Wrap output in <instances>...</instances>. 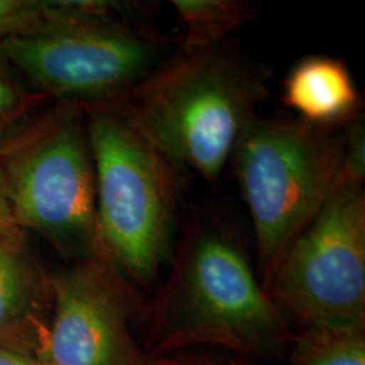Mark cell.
Instances as JSON below:
<instances>
[{
	"label": "cell",
	"instance_id": "obj_12",
	"mask_svg": "<svg viewBox=\"0 0 365 365\" xmlns=\"http://www.w3.org/2000/svg\"><path fill=\"white\" fill-rule=\"evenodd\" d=\"M288 365H365V325L300 327Z\"/></svg>",
	"mask_w": 365,
	"mask_h": 365
},
{
	"label": "cell",
	"instance_id": "obj_18",
	"mask_svg": "<svg viewBox=\"0 0 365 365\" xmlns=\"http://www.w3.org/2000/svg\"><path fill=\"white\" fill-rule=\"evenodd\" d=\"M0 365H42L37 359L24 354L13 352L7 349H0Z\"/></svg>",
	"mask_w": 365,
	"mask_h": 365
},
{
	"label": "cell",
	"instance_id": "obj_3",
	"mask_svg": "<svg viewBox=\"0 0 365 365\" xmlns=\"http://www.w3.org/2000/svg\"><path fill=\"white\" fill-rule=\"evenodd\" d=\"M49 1L48 27L0 42V58L52 102L117 103L180 42L138 24L143 3Z\"/></svg>",
	"mask_w": 365,
	"mask_h": 365
},
{
	"label": "cell",
	"instance_id": "obj_15",
	"mask_svg": "<svg viewBox=\"0 0 365 365\" xmlns=\"http://www.w3.org/2000/svg\"><path fill=\"white\" fill-rule=\"evenodd\" d=\"M342 180L365 182V123L363 114L342 126Z\"/></svg>",
	"mask_w": 365,
	"mask_h": 365
},
{
	"label": "cell",
	"instance_id": "obj_6",
	"mask_svg": "<svg viewBox=\"0 0 365 365\" xmlns=\"http://www.w3.org/2000/svg\"><path fill=\"white\" fill-rule=\"evenodd\" d=\"M14 218L78 261L98 259L95 168L84 106L51 102L0 141Z\"/></svg>",
	"mask_w": 365,
	"mask_h": 365
},
{
	"label": "cell",
	"instance_id": "obj_2",
	"mask_svg": "<svg viewBox=\"0 0 365 365\" xmlns=\"http://www.w3.org/2000/svg\"><path fill=\"white\" fill-rule=\"evenodd\" d=\"M268 95L260 69L223 41L178 45L117 105L182 172L214 184Z\"/></svg>",
	"mask_w": 365,
	"mask_h": 365
},
{
	"label": "cell",
	"instance_id": "obj_9",
	"mask_svg": "<svg viewBox=\"0 0 365 365\" xmlns=\"http://www.w3.org/2000/svg\"><path fill=\"white\" fill-rule=\"evenodd\" d=\"M48 303L52 304V277H45L31 259L25 230L15 227L1 233L0 349L34 357L46 329L41 314Z\"/></svg>",
	"mask_w": 365,
	"mask_h": 365
},
{
	"label": "cell",
	"instance_id": "obj_14",
	"mask_svg": "<svg viewBox=\"0 0 365 365\" xmlns=\"http://www.w3.org/2000/svg\"><path fill=\"white\" fill-rule=\"evenodd\" d=\"M52 14L49 0H0V42L42 31Z\"/></svg>",
	"mask_w": 365,
	"mask_h": 365
},
{
	"label": "cell",
	"instance_id": "obj_7",
	"mask_svg": "<svg viewBox=\"0 0 365 365\" xmlns=\"http://www.w3.org/2000/svg\"><path fill=\"white\" fill-rule=\"evenodd\" d=\"M264 289L299 327L365 325L364 185L339 182Z\"/></svg>",
	"mask_w": 365,
	"mask_h": 365
},
{
	"label": "cell",
	"instance_id": "obj_10",
	"mask_svg": "<svg viewBox=\"0 0 365 365\" xmlns=\"http://www.w3.org/2000/svg\"><path fill=\"white\" fill-rule=\"evenodd\" d=\"M282 103L298 119L318 128L339 129L361 115V98L348 66L337 57L302 58L283 80Z\"/></svg>",
	"mask_w": 365,
	"mask_h": 365
},
{
	"label": "cell",
	"instance_id": "obj_16",
	"mask_svg": "<svg viewBox=\"0 0 365 365\" xmlns=\"http://www.w3.org/2000/svg\"><path fill=\"white\" fill-rule=\"evenodd\" d=\"M146 365H259L233 354H207L196 351L146 354Z\"/></svg>",
	"mask_w": 365,
	"mask_h": 365
},
{
	"label": "cell",
	"instance_id": "obj_11",
	"mask_svg": "<svg viewBox=\"0 0 365 365\" xmlns=\"http://www.w3.org/2000/svg\"><path fill=\"white\" fill-rule=\"evenodd\" d=\"M172 6L185 29L179 43L184 48L223 42L256 16L253 6L242 0H172Z\"/></svg>",
	"mask_w": 365,
	"mask_h": 365
},
{
	"label": "cell",
	"instance_id": "obj_13",
	"mask_svg": "<svg viewBox=\"0 0 365 365\" xmlns=\"http://www.w3.org/2000/svg\"><path fill=\"white\" fill-rule=\"evenodd\" d=\"M51 102L0 58V141Z\"/></svg>",
	"mask_w": 365,
	"mask_h": 365
},
{
	"label": "cell",
	"instance_id": "obj_8",
	"mask_svg": "<svg viewBox=\"0 0 365 365\" xmlns=\"http://www.w3.org/2000/svg\"><path fill=\"white\" fill-rule=\"evenodd\" d=\"M137 303L115 268L78 261L52 277V318L34 357L42 365H146L129 327Z\"/></svg>",
	"mask_w": 365,
	"mask_h": 365
},
{
	"label": "cell",
	"instance_id": "obj_1",
	"mask_svg": "<svg viewBox=\"0 0 365 365\" xmlns=\"http://www.w3.org/2000/svg\"><path fill=\"white\" fill-rule=\"evenodd\" d=\"M292 336L230 227L194 217L152 303L149 356L212 348L257 363L287 357Z\"/></svg>",
	"mask_w": 365,
	"mask_h": 365
},
{
	"label": "cell",
	"instance_id": "obj_17",
	"mask_svg": "<svg viewBox=\"0 0 365 365\" xmlns=\"http://www.w3.org/2000/svg\"><path fill=\"white\" fill-rule=\"evenodd\" d=\"M19 227L14 218L13 207L10 203V197L7 192V184L4 179V173L0 167V235L9 230Z\"/></svg>",
	"mask_w": 365,
	"mask_h": 365
},
{
	"label": "cell",
	"instance_id": "obj_5",
	"mask_svg": "<svg viewBox=\"0 0 365 365\" xmlns=\"http://www.w3.org/2000/svg\"><path fill=\"white\" fill-rule=\"evenodd\" d=\"M341 129L256 115L235 143L230 160L253 225L262 287L342 182Z\"/></svg>",
	"mask_w": 365,
	"mask_h": 365
},
{
	"label": "cell",
	"instance_id": "obj_4",
	"mask_svg": "<svg viewBox=\"0 0 365 365\" xmlns=\"http://www.w3.org/2000/svg\"><path fill=\"white\" fill-rule=\"evenodd\" d=\"M95 168L98 260L153 287L172 257L182 172L117 103L84 106Z\"/></svg>",
	"mask_w": 365,
	"mask_h": 365
}]
</instances>
